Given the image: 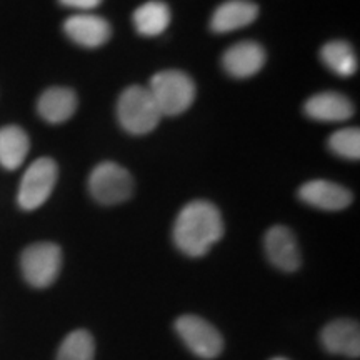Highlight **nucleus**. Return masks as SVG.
<instances>
[{"label": "nucleus", "instance_id": "nucleus-1", "mask_svg": "<svg viewBox=\"0 0 360 360\" xmlns=\"http://www.w3.org/2000/svg\"><path fill=\"white\" fill-rule=\"evenodd\" d=\"M224 236L220 210L212 202L193 200L180 210L174 224V242L188 257H202Z\"/></svg>", "mask_w": 360, "mask_h": 360}, {"label": "nucleus", "instance_id": "nucleus-2", "mask_svg": "<svg viewBox=\"0 0 360 360\" xmlns=\"http://www.w3.org/2000/svg\"><path fill=\"white\" fill-rule=\"evenodd\" d=\"M117 119L125 132L143 135L159 125L162 114L147 87L130 85L117 102Z\"/></svg>", "mask_w": 360, "mask_h": 360}, {"label": "nucleus", "instance_id": "nucleus-3", "mask_svg": "<svg viewBox=\"0 0 360 360\" xmlns=\"http://www.w3.org/2000/svg\"><path fill=\"white\" fill-rule=\"evenodd\" d=\"M147 89L154 97L162 117L184 114L195 101V84L191 75L182 70L157 72Z\"/></svg>", "mask_w": 360, "mask_h": 360}, {"label": "nucleus", "instance_id": "nucleus-4", "mask_svg": "<svg viewBox=\"0 0 360 360\" xmlns=\"http://www.w3.org/2000/svg\"><path fill=\"white\" fill-rule=\"evenodd\" d=\"M134 186L129 170L115 162L96 165L89 177V191L102 205H115L129 200L134 193Z\"/></svg>", "mask_w": 360, "mask_h": 360}, {"label": "nucleus", "instance_id": "nucleus-5", "mask_svg": "<svg viewBox=\"0 0 360 360\" xmlns=\"http://www.w3.org/2000/svg\"><path fill=\"white\" fill-rule=\"evenodd\" d=\"M20 267L25 281L37 289H45L56 281L62 269V250L52 242H39L22 252Z\"/></svg>", "mask_w": 360, "mask_h": 360}, {"label": "nucleus", "instance_id": "nucleus-6", "mask_svg": "<svg viewBox=\"0 0 360 360\" xmlns=\"http://www.w3.org/2000/svg\"><path fill=\"white\" fill-rule=\"evenodd\" d=\"M58 169L49 157L37 159L25 170L19 187V205L24 210H35L47 202L56 187Z\"/></svg>", "mask_w": 360, "mask_h": 360}, {"label": "nucleus", "instance_id": "nucleus-7", "mask_svg": "<svg viewBox=\"0 0 360 360\" xmlns=\"http://www.w3.org/2000/svg\"><path fill=\"white\" fill-rule=\"evenodd\" d=\"M175 330L188 350L200 359H215L224 349V339L212 323L197 315H182L175 321Z\"/></svg>", "mask_w": 360, "mask_h": 360}, {"label": "nucleus", "instance_id": "nucleus-8", "mask_svg": "<svg viewBox=\"0 0 360 360\" xmlns=\"http://www.w3.org/2000/svg\"><path fill=\"white\" fill-rule=\"evenodd\" d=\"M265 254L270 264L283 272H295L302 264L300 249L294 232L285 225L270 227L264 238Z\"/></svg>", "mask_w": 360, "mask_h": 360}, {"label": "nucleus", "instance_id": "nucleus-9", "mask_svg": "<svg viewBox=\"0 0 360 360\" xmlns=\"http://www.w3.org/2000/svg\"><path fill=\"white\" fill-rule=\"evenodd\" d=\"M299 199L315 209L337 212L347 209L354 195L349 188L330 180H309L299 188Z\"/></svg>", "mask_w": 360, "mask_h": 360}, {"label": "nucleus", "instance_id": "nucleus-10", "mask_svg": "<svg viewBox=\"0 0 360 360\" xmlns=\"http://www.w3.org/2000/svg\"><path fill=\"white\" fill-rule=\"evenodd\" d=\"M267 60L264 47L254 40H244L229 47L222 56V67L231 77L249 79L259 74Z\"/></svg>", "mask_w": 360, "mask_h": 360}, {"label": "nucleus", "instance_id": "nucleus-11", "mask_svg": "<svg viewBox=\"0 0 360 360\" xmlns=\"http://www.w3.org/2000/svg\"><path fill=\"white\" fill-rule=\"evenodd\" d=\"M64 30L72 42L87 49H97L109 42L112 27L107 19L94 13H77L65 20Z\"/></svg>", "mask_w": 360, "mask_h": 360}, {"label": "nucleus", "instance_id": "nucleus-12", "mask_svg": "<svg viewBox=\"0 0 360 360\" xmlns=\"http://www.w3.org/2000/svg\"><path fill=\"white\" fill-rule=\"evenodd\" d=\"M321 340L328 354L357 359L360 355L359 323L349 319H337L322 328Z\"/></svg>", "mask_w": 360, "mask_h": 360}, {"label": "nucleus", "instance_id": "nucleus-13", "mask_svg": "<svg viewBox=\"0 0 360 360\" xmlns=\"http://www.w3.org/2000/svg\"><path fill=\"white\" fill-rule=\"evenodd\" d=\"M259 17V6L250 0H229L215 8L210 19V30L215 34H227L244 29Z\"/></svg>", "mask_w": 360, "mask_h": 360}, {"label": "nucleus", "instance_id": "nucleus-14", "mask_svg": "<svg viewBox=\"0 0 360 360\" xmlns=\"http://www.w3.org/2000/svg\"><path fill=\"white\" fill-rule=\"evenodd\" d=\"M307 117L319 122H342L354 115V103L344 94L321 92L315 94L304 103Z\"/></svg>", "mask_w": 360, "mask_h": 360}, {"label": "nucleus", "instance_id": "nucleus-15", "mask_svg": "<svg viewBox=\"0 0 360 360\" xmlns=\"http://www.w3.org/2000/svg\"><path fill=\"white\" fill-rule=\"evenodd\" d=\"M37 110L49 124H62L77 110V96L67 87H51L40 96Z\"/></svg>", "mask_w": 360, "mask_h": 360}, {"label": "nucleus", "instance_id": "nucleus-16", "mask_svg": "<svg viewBox=\"0 0 360 360\" xmlns=\"http://www.w3.org/2000/svg\"><path fill=\"white\" fill-rule=\"evenodd\" d=\"M30 150L29 135L22 127L7 125L0 129V165L7 170H15L24 164Z\"/></svg>", "mask_w": 360, "mask_h": 360}, {"label": "nucleus", "instance_id": "nucleus-17", "mask_svg": "<svg viewBox=\"0 0 360 360\" xmlns=\"http://www.w3.org/2000/svg\"><path fill=\"white\" fill-rule=\"evenodd\" d=\"M134 27L143 37H155L164 34L170 24V8L167 4L152 0L137 7L132 17Z\"/></svg>", "mask_w": 360, "mask_h": 360}, {"label": "nucleus", "instance_id": "nucleus-18", "mask_svg": "<svg viewBox=\"0 0 360 360\" xmlns=\"http://www.w3.org/2000/svg\"><path fill=\"white\" fill-rule=\"evenodd\" d=\"M321 60L339 77H350L359 69V58L354 47L345 40H332L321 49Z\"/></svg>", "mask_w": 360, "mask_h": 360}, {"label": "nucleus", "instance_id": "nucleus-19", "mask_svg": "<svg viewBox=\"0 0 360 360\" xmlns=\"http://www.w3.org/2000/svg\"><path fill=\"white\" fill-rule=\"evenodd\" d=\"M96 344L87 330H74L58 349L57 360H94Z\"/></svg>", "mask_w": 360, "mask_h": 360}, {"label": "nucleus", "instance_id": "nucleus-20", "mask_svg": "<svg viewBox=\"0 0 360 360\" xmlns=\"http://www.w3.org/2000/svg\"><path fill=\"white\" fill-rule=\"evenodd\" d=\"M327 143L335 155L349 160L360 159V130L357 127L337 130L328 137Z\"/></svg>", "mask_w": 360, "mask_h": 360}, {"label": "nucleus", "instance_id": "nucleus-21", "mask_svg": "<svg viewBox=\"0 0 360 360\" xmlns=\"http://www.w3.org/2000/svg\"><path fill=\"white\" fill-rule=\"evenodd\" d=\"M58 2L65 7L77 8V11H92L101 6L102 0H58Z\"/></svg>", "mask_w": 360, "mask_h": 360}, {"label": "nucleus", "instance_id": "nucleus-22", "mask_svg": "<svg viewBox=\"0 0 360 360\" xmlns=\"http://www.w3.org/2000/svg\"><path fill=\"white\" fill-rule=\"evenodd\" d=\"M270 360H287V359H283V357H276V359H270Z\"/></svg>", "mask_w": 360, "mask_h": 360}]
</instances>
